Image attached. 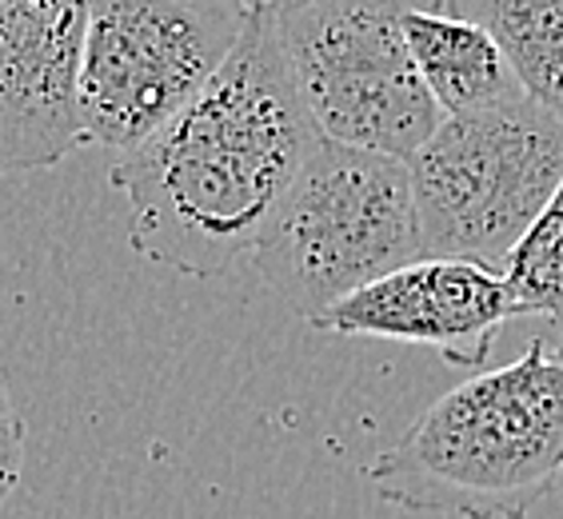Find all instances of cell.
<instances>
[{
  "instance_id": "obj_10",
  "label": "cell",
  "mask_w": 563,
  "mask_h": 519,
  "mask_svg": "<svg viewBox=\"0 0 563 519\" xmlns=\"http://www.w3.org/2000/svg\"><path fill=\"white\" fill-rule=\"evenodd\" d=\"M444 9L488 29L523 92L563 117V0H444Z\"/></svg>"
},
{
  "instance_id": "obj_3",
  "label": "cell",
  "mask_w": 563,
  "mask_h": 519,
  "mask_svg": "<svg viewBox=\"0 0 563 519\" xmlns=\"http://www.w3.org/2000/svg\"><path fill=\"white\" fill-rule=\"evenodd\" d=\"M423 256L408 161L316 141L264 224L252 260L300 320Z\"/></svg>"
},
{
  "instance_id": "obj_13",
  "label": "cell",
  "mask_w": 563,
  "mask_h": 519,
  "mask_svg": "<svg viewBox=\"0 0 563 519\" xmlns=\"http://www.w3.org/2000/svg\"><path fill=\"white\" fill-rule=\"evenodd\" d=\"M543 340H548L552 356L560 360V368H563V328H548V332H543Z\"/></svg>"
},
{
  "instance_id": "obj_1",
  "label": "cell",
  "mask_w": 563,
  "mask_h": 519,
  "mask_svg": "<svg viewBox=\"0 0 563 519\" xmlns=\"http://www.w3.org/2000/svg\"><path fill=\"white\" fill-rule=\"evenodd\" d=\"M316 141L276 4L252 9L217 76L112 164L109 180L129 200V244L148 264L212 280L252 256Z\"/></svg>"
},
{
  "instance_id": "obj_6",
  "label": "cell",
  "mask_w": 563,
  "mask_h": 519,
  "mask_svg": "<svg viewBox=\"0 0 563 519\" xmlns=\"http://www.w3.org/2000/svg\"><path fill=\"white\" fill-rule=\"evenodd\" d=\"M249 16L228 0H92L76 76L85 144L148 141L217 76Z\"/></svg>"
},
{
  "instance_id": "obj_8",
  "label": "cell",
  "mask_w": 563,
  "mask_h": 519,
  "mask_svg": "<svg viewBox=\"0 0 563 519\" xmlns=\"http://www.w3.org/2000/svg\"><path fill=\"white\" fill-rule=\"evenodd\" d=\"M92 0H0V176L41 173L85 144L76 76Z\"/></svg>"
},
{
  "instance_id": "obj_14",
  "label": "cell",
  "mask_w": 563,
  "mask_h": 519,
  "mask_svg": "<svg viewBox=\"0 0 563 519\" xmlns=\"http://www.w3.org/2000/svg\"><path fill=\"white\" fill-rule=\"evenodd\" d=\"M228 4H240V9H268V4H280V0H228Z\"/></svg>"
},
{
  "instance_id": "obj_9",
  "label": "cell",
  "mask_w": 563,
  "mask_h": 519,
  "mask_svg": "<svg viewBox=\"0 0 563 519\" xmlns=\"http://www.w3.org/2000/svg\"><path fill=\"white\" fill-rule=\"evenodd\" d=\"M404 41L423 88L444 117L484 112L528 97L488 29L455 16L444 4H416L404 12Z\"/></svg>"
},
{
  "instance_id": "obj_15",
  "label": "cell",
  "mask_w": 563,
  "mask_h": 519,
  "mask_svg": "<svg viewBox=\"0 0 563 519\" xmlns=\"http://www.w3.org/2000/svg\"><path fill=\"white\" fill-rule=\"evenodd\" d=\"M280 4H292V0H280Z\"/></svg>"
},
{
  "instance_id": "obj_2",
  "label": "cell",
  "mask_w": 563,
  "mask_h": 519,
  "mask_svg": "<svg viewBox=\"0 0 563 519\" xmlns=\"http://www.w3.org/2000/svg\"><path fill=\"white\" fill-rule=\"evenodd\" d=\"M560 472L563 368L543 332L520 360L444 391L364 467L384 504L452 519H528Z\"/></svg>"
},
{
  "instance_id": "obj_12",
  "label": "cell",
  "mask_w": 563,
  "mask_h": 519,
  "mask_svg": "<svg viewBox=\"0 0 563 519\" xmlns=\"http://www.w3.org/2000/svg\"><path fill=\"white\" fill-rule=\"evenodd\" d=\"M24 416L16 411L12 404V391H9V379L0 376V508L16 496V487H21L24 476Z\"/></svg>"
},
{
  "instance_id": "obj_5",
  "label": "cell",
  "mask_w": 563,
  "mask_h": 519,
  "mask_svg": "<svg viewBox=\"0 0 563 519\" xmlns=\"http://www.w3.org/2000/svg\"><path fill=\"white\" fill-rule=\"evenodd\" d=\"M444 0L276 4L296 92L324 141L408 161L444 120L404 41V12Z\"/></svg>"
},
{
  "instance_id": "obj_11",
  "label": "cell",
  "mask_w": 563,
  "mask_h": 519,
  "mask_svg": "<svg viewBox=\"0 0 563 519\" xmlns=\"http://www.w3.org/2000/svg\"><path fill=\"white\" fill-rule=\"evenodd\" d=\"M496 272L511 296L516 320L540 316L552 328H563V180Z\"/></svg>"
},
{
  "instance_id": "obj_7",
  "label": "cell",
  "mask_w": 563,
  "mask_h": 519,
  "mask_svg": "<svg viewBox=\"0 0 563 519\" xmlns=\"http://www.w3.org/2000/svg\"><path fill=\"white\" fill-rule=\"evenodd\" d=\"M516 320L499 272L460 256H416L316 316V332L376 335L440 352L452 368L488 364L499 328Z\"/></svg>"
},
{
  "instance_id": "obj_4",
  "label": "cell",
  "mask_w": 563,
  "mask_h": 519,
  "mask_svg": "<svg viewBox=\"0 0 563 519\" xmlns=\"http://www.w3.org/2000/svg\"><path fill=\"white\" fill-rule=\"evenodd\" d=\"M408 176L423 256L499 268L563 180V117L531 97L444 117Z\"/></svg>"
}]
</instances>
